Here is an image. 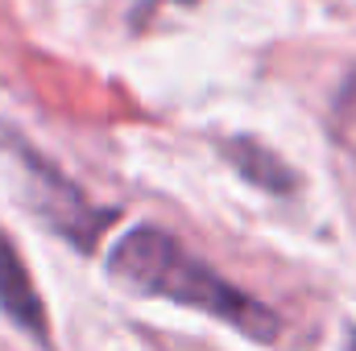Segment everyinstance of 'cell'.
Returning <instances> with one entry per match:
<instances>
[{
  "instance_id": "277c9868",
  "label": "cell",
  "mask_w": 356,
  "mask_h": 351,
  "mask_svg": "<svg viewBox=\"0 0 356 351\" xmlns=\"http://www.w3.org/2000/svg\"><path fill=\"white\" fill-rule=\"evenodd\" d=\"M348 351H356V335H353V348H348Z\"/></svg>"
},
{
  "instance_id": "7a4b0ae2",
  "label": "cell",
  "mask_w": 356,
  "mask_h": 351,
  "mask_svg": "<svg viewBox=\"0 0 356 351\" xmlns=\"http://www.w3.org/2000/svg\"><path fill=\"white\" fill-rule=\"evenodd\" d=\"M0 310H4L21 331H29L33 339L46 343V335H50V331H46V302L38 298L29 268L17 257V248L8 244L4 232H0Z\"/></svg>"
},
{
  "instance_id": "3957f363",
  "label": "cell",
  "mask_w": 356,
  "mask_h": 351,
  "mask_svg": "<svg viewBox=\"0 0 356 351\" xmlns=\"http://www.w3.org/2000/svg\"><path fill=\"white\" fill-rule=\"evenodd\" d=\"M232 162L253 178L257 186H266V190H290V182H294V174H290L273 153L257 149L253 141H232Z\"/></svg>"
},
{
  "instance_id": "6da1fadb",
  "label": "cell",
  "mask_w": 356,
  "mask_h": 351,
  "mask_svg": "<svg viewBox=\"0 0 356 351\" xmlns=\"http://www.w3.org/2000/svg\"><path fill=\"white\" fill-rule=\"evenodd\" d=\"M108 268L137 293H154L178 306L203 310L236 331H245L249 339L273 343L277 339V314L261 306L257 298L241 293L232 281H224L207 261H199L191 248H182L175 236L158 232V228H137L124 240H116Z\"/></svg>"
}]
</instances>
